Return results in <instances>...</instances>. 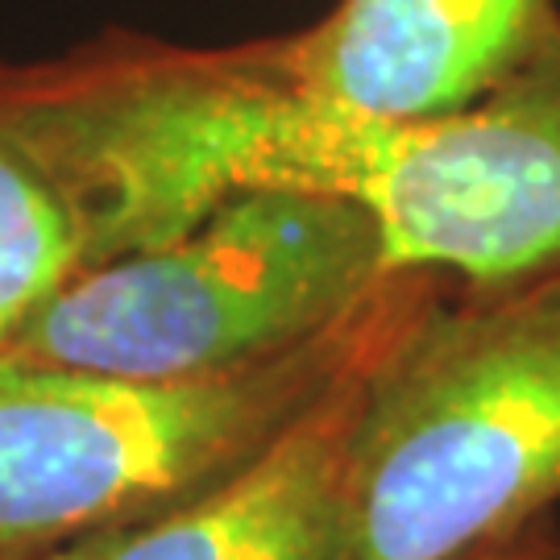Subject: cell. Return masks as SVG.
I'll return each instance as SVG.
<instances>
[{"label": "cell", "mask_w": 560, "mask_h": 560, "mask_svg": "<svg viewBox=\"0 0 560 560\" xmlns=\"http://www.w3.org/2000/svg\"><path fill=\"white\" fill-rule=\"evenodd\" d=\"M448 287L390 270L307 345L208 378H120L0 361V557H38L196 499L378 361Z\"/></svg>", "instance_id": "6da1fadb"}, {"label": "cell", "mask_w": 560, "mask_h": 560, "mask_svg": "<svg viewBox=\"0 0 560 560\" xmlns=\"http://www.w3.org/2000/svg\"><path fill=\"white\" fill-rule=\"evenodd\" d=\"M353 560H460L560 502V275L448 287L370 370Z\"/></svg>", "instance_id": "7a4b0ae2"}, {"label": "cell", "mask_w": 560, "mask_h": 560, "mask_svg": "<svg viewBox=\"0 0 560 560\" xmlns=\"http://www.w3.org/2000/svg\"><path fill=\"white\" fill-rule=\"evenodd\" d=\"M390 270L361 203L249 191L166 245L75 270L0 361L120 378L229 374L328 332Z\"/></svg>", "instance_id": "3957f363"}, {"label": "cell", "mask_w": 560, "mask_h": 560, "mask_svg": "<svg viewBox=\"0 0 560 560\" xmlns=\"http://www.w3.org/2000/svg\"><path fill=\"white\" fill-rule=\"evenodd\" d=\"M254 191L361 203L395 270H436L460 291L560 275V25L465 108L378 120L282 71L261 113Z\"/></svg>", "instance_id": "277c9868"}, {"label": "cell", "mask_w": 560, "mask_h": 560, "mask_svg": "<svg viewBox=\"0 0 560 560\" xmlns=\"http://www.w3.org/2000/svg\"><path fill=\"white\" fill-rule=\"evenodd\" d=\"M560 25L557 0H337L275 42L282 71L324 101L378 120L465 108Z\"/></svg>", "instance_id": "5b68a950"}, {"label": "cell", "mask_w": 560, "mask_h": 560, "mask_svg": "<svg viewBox=\"0 0 560 560\" xmlns=\"http://www.w3.org/2000/svg\"><path fill=\"white\" fill-rule=\"evenodd\" d=\"M378 361L349 374L258 460L212 490L34 560H353L349 453L365 378Z\"/></svg>", "instance_id": "8992f818"}, {"label": "cell", "mask_w": 560, "mask_h": 560, "mask_svg": "<svg viewBox=\"0 0 560 560\" xmlns=\"http://www.w3.org/2000/svg\"><path fill=\"white\" fill-rule=\"evenodd\" d=\"M75 270L80 245L62 203L0 138V353Z\"/></svg>", "instance_id": "52a82bcc"}, {"label": "cell", "mask_w": 560, "mask_h": 560, "mask_svg": "<svg viewBox=\"0 0 560 560\" xmlns=\"http://www.w3.org/2000/svg\"><path fill=\"white\" fill-rule=\"evenodd\" d=\"M560 552V536L548 532V523H532V527H523L520 536H506L499 544H486L478 552H469V557L460 560H557Z\"/></svg>", "instance_id": "ba28073f"}, {"label": "cell", "mask_w": 560, "mask_h": 560, "mask_svg": "<svg viewBox=\"0 0 560 560\" xmlns=\"http://www.w3.org/2000/svg\"><path fill=\"white\" fill-rule=\"evenodd\" d=\"M0 560H34V557H0Z\"/></svg>", "instance_id": "9c48e42d"}, {"label": "cell", "mask_w": 560, "mask_h": 560, "mask_svg": "<svg viewBox=\"0 0 560 560\" xmlns=\"http://www.w3.org/2000/svg\"><path fill=\"white\" fill-rule=\"evenodd\" d=\"M557 560H560V552H557Z\"/></svg>", "instance_id": "30bf717a"}]
</instances>
